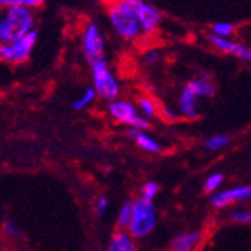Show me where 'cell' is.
Here are the masks:
<instances>
[{"label":"cell","mask_w":251,"mask_h":251,"mask_svg":"<svg viewBox=\"0 0 251 251\" xmlns=\"http://www.w3.org/2000/svg\"><path fill=\"white\" fill-rule=\"evenodd\" d=\"M222 182H224V175L222 173H213V175H210V176L205 179V184H204L205 192L215 195L218 188L222 185Z\"/></svg>","instance_id":"44dd1931"},{"label":"cell","mask_w":251,"mask_h":251,"mask_svg":"<svg viewBox=\"0 0 251 251\" xmlns=\"http://www.w3.org/2000/svg\"><path fill=\"white\" fill-rule=\"evenodd\" d=\"M158 192H159V185L156 182H153V181H149V182H146L141 187V196L140 198H143L146 201H150V202H153V199L156 198Z\"/></svg>","instance_id":"7402d4cb"},{"label":"cell","mask_w":251,"mask_h":251,"mask_svg":"<svg viewBox=\"0 0 251 251\" xmlns=\"http://www.w3.org/2000/svg\"><path fill=\"white\" fill-rule=\"evenodd\" d=\"M138 109H140V114L146 120L155 117V112H156L155 103H153V100H150L147 97H141L140 100H138Z\"/></svg>","instance_id":"ffe728a7"},{"label":"cell","mask_w":251,"mask_h":251,"mask_svg":"<svg viewBox=\"0 0 251 251\" xmlns=\"http://www.w3.org/2000/svg\"><path fill=\"white\" fill-rule=\"evenodd\" d=\"M35 42H37V31L34 29L16 42L0 46V58L6 63H11V65H19V63L26 61L35 46Z\"/></svg>","instance_id":"8992f818"},{"label":"cell","mask_w":251,"mask_h":251,"mask_svg":"<svg viewBox=\"0 0 251 251\" xmlns=\"http://www.w3.org/2000/svg\"><path fill=\"white\" fill-rule=\"evenodd\" d=\"M107 207H109V199H107V198H98V199H97L95 210H97V213H98L100 216L104 215L106 210H107Z\"/></svg>","instance_id":"d4e9b609"},{"label":"cell","mask_w":251,"mask_h":251,"mask_svg":"<svg viewBox=\"0 0 251 251\" xmlns=\"http://www.w3.org/2000/svg\"><path fill=\"white\" fill-rule=\"evenodd\" d=\"M109 115L115 121L129 126L130 129L136 130H146L149 127V121L140 114L132 103L124 101V100H115V101L109 103Z\"/></svg>","instance_id":"5b68a950"},{"label":"cell","mask_w":251,"mask_h":251,"mask_svg":"<svg viewBox=\"0 0 251 251\" xmlns=\"http://www.w3.org/2000/svg\"><path fill=\"white\" fill-rule=\"evenodd\" d=\"M107 251H135V242L133 237L129 234V231H117L110 237Z\"/></svg>","instance_id":"5bb4252c"},{"label":"cell","mask_w":251,"mask_h":251,"mask_svg":"<svg viewBox=\"0 0 251 251\" xmlns=\"http://www.w3.org/2000/svg\"><path fill=\"white\" fill-rule=\"evenodd\" d=\"M2 5L5 6H11V5H20V6H25V8H37L40 6L42 2L40 0H2Z\"/></svg>","instance_id":"cb8c5ba5"},{"label":"cell","mask_w":251,"mask_h":251,"mask_svg":"<svg viewBox=\"0 0 251 251\" xmlns=\"http://www.w3.org/2000/svg\"><path fill=\"white\" fill-rule=\"evenodd\" d=\"M239 201H251V184L231 187L224 192H216L211 196V205L224 208L233 202H239Z\"/></svg>","instance_id":"ba28073f"},{"label":"cell","mask_w":251,"mask_h":251,"mask_svg":"<svg viewBox=\"0 0 251 251\" xmlns=\"http://www.w3.org/2000/svg\"><path fill=\"white\" fill-rule=\"evenodd\" d=\"M156 225V208L153 202L138 198L133 201V216L129 227V234L136 239H143L153 231Z\"/></svg>","instance_id":"3957f363"},{"label":"cell","mask_w":251,"mask_h":251,"mask_svg":"<svg viewBox=\"0 0 251 251\" xmlns=\"http://www.w3.org/2000/svg\"><path fill=\"white\" fill-rule=\"evenodd\" d=\"M98 95H97V91L94 89V87H86V89L83 91V94L75 100L74 101V109L75 110H81V109H84V107H87V106H91L94 101H95V98H97Z\"/></svg>","instance_id":"e0dca14e"},{"label":"cell","mask_w":251,"mask_h":251,"mask_svg":"<svg viewBox=\"0 0 251 251\" xmlns=\"http://www.w3.org/2000/svg\"><path fill=\"white\" fill-rule=\"evenodd\" d=\"M208 42L211 46H215L218 51H221L224 54L233 55L239 60H244V61H251V49L231 40V39H222V37L208 34Z\"/></svg>","instance_id":"9c48e42d"},{"label":"cell","mask_w":251,"mask_h":251,"mask_svg":"<svg viewBox=\"0 0 251 251\" xmlns=\"http://www.w3.org/2000/svg\"><path fill=\"white\" fill-rule=\"evenodd\" d=\"M3 231H5V234H8L9 237H14V236L19 234L17 227H16V225L12 224L11 221H6V222L3 224Z\"/></svg>","instance_id":"484cf974"},{"label":"cell","mask_w":251,"mask_h":251,"mask_svg":"<svg viewBox=\"0 0 251 251\" xmlns=\"http://www.w3.org/2000/svg\"><path fill=\"white\" fill-rule=\"evenodd\" d=\"M178 107H179V112L182 114V117L188 118V120H195L199 117V110H198V97L190 92L184 87L181 95H179V100H178Z\"/></svg>","instance_id":"7c38bea8"},{"label":"cell","mask_w":251,"mask_h":251,"mask_svg":"<svg viewBox=\"0 0 251 251\" xmlns=\"http://www.w3.org/2000/svg\"><path fill=\"white\" fill-rule=\"evenodd\" d=\"M156 58H158V54H156L155 51H153V52L150 51V52H147V55H146V60H147V61H156Z\"/></svg>","instance_id":"4316f807"},{"label":"cell","mask_w":251,"mask_h":251,"mask_svg":"<svg viewBox=\"0 0 251 251\" xmlns=\"http://www.w3.org/2000/svg\"><path fill=\"white\" fill-rule=\"evenodd\" d=\"M230 219L236 224H251V210H233L230 213Z\"/></svg>","instance_id":"603a6c76"},{"label":"cell","mask_w":251,"mask_h":251,"mask_svg":"<svg viewBox=\"0 0 251 251\" xmlns=\"http://www.w3.org/2000/svg\"><path fill=\"white\" fill-rule=\"evenodd\" d=\"M228 143H230V138L227 135H213V136L207 138L204 146L207 150H210V152H216V150H221L225 146H228Z\"/></svg>","instance_id":"ac0fdd59"},{"label":"cell","mask_w":251,"mask_h":251,"mask_svg":"<svg viewBox=\"0 0 251 251\" xmlns=\"http://www.w3.org/2000/svg\"><path fill=\"white\" fill-rule=\"evenodd\" d=\"M92 75V87L97 91V95L106 101H115L120 95V83L115 75L109 69L104 60L95 61L91 65Z\"/></svg>","instance_id":"277c9868"},{"label":"cell","mask_w":251,"mask_h":251,"mask_svg":"<svg viewBox=\"0 0 251 251\" xmlns=\"http://www.w3.org/2000/svg\"><path fill=\"white\" fill-rule=\"evenodd\" d=\"M112 28L124 40H136L143 35L141 23L138 20L135 0H121L112 3L107 9Z\"/></svg>","instance_id":"6da1fadb"},{"label":"cell","mask_w":251,"mask_h":251,"mask_svg":"<svg viewBox=\"0 0 251 251\" xmlns=\"http://www.w3.org/2000/svg\"><path fill=\"white\" fill-rule=\"evenodd\" d=\"M81 48L84 57L91 65L95 61L104 60V37L100 31L98 25H95L94 22H89L83 29Z\"/></svg>","instance_id":"52a82bcc"},{"label":"cell","mask_w":251,"mask_h":251,"mask_svg":"<svg viewBox=\"0 0 251 251\" xmlns=\"http://www.w3.org/2000/svg\"><path fill=\"white\" fill-rule=\"evenodd\" d=\"M234 32V25L230 22H216L211 26V32L213 35L222 37V39H230V35Z\"/></svg>","instance_id":"d6986e66"},{"label":"cell","mask_w":251,"mask_h":251,"mask_svg":"<svg viewBox=\"0 0 251 251\" xmlns=\"http://www.w3.org/2000/svg\"><path fill=\"white\" fill-rule=\"evenodd\" d=\"M34 31V14L29 8L20 5L6 6L3 19L0 20V42L12 43Z\"/></svg>","instance_id":"7a4b0ae2"},{"label":"cell","mask_w":251,"mask_h":251,"mask_svg":"<svg viewBox=\"0 0 251 251\" xmlns=\"http://www.w3.org/2000/svg\"><path fill=\"white\" fill-rule=\"evenodd\" d=\"M132 216H133V202H124L118 211V218H117V222H118V227L124 231L127 230L129 231V227L132 224Z\"/></svg>","instance_id":"2e32d148"},{"label":"cell","mask_w":251,"mask_h":251,"mask_svg":"<svg viewBox=\"0 0 251 251\" xmlns=\"http://www.w3.org/2000/svg\"><path fill=\"white\" fill-rule=\"evenodd\" d=\"M185 87L190 92H193L198 98L213 97V94H215V84L207 77H198L195 80H190L185 84Z\"/></svg>","instance_id":"4fadbf2b"},{"label":"cell","mask_w":251,"mask_h":251,"mask_svg":"<svg viewBox=\"0 0 251 251\" xmlns=\"http://www.w3.org/2000/svg\"><path fill=\"white\" fill-rule=\"evenodd\" d=\"M202 241V233L201 231H185L176 236L172 241V251H193Z\"/></svg>","instance_id":"8fae6325"},{"label":"cell","mask_w":251,"mask_h":251,"mask_svg":"<svg viewBox=\"0 0 251 251\" xmlns=\"http://www.w3.org/2000/svg\"><path fill=\"white\" fill-rule=\"evenodd\" d=\"M135 6L138 20H140L143 28V34H153L161 22V12L155 6L143 2V0H135Z\"/></svg>","instance_id":"30bf717a"},{"label":"cell","mask_w":251,"mask_h":251,"mask_svg":"<svg viewBox=\"0 0 251 251\" xmlns=\"http://www.w3.org/2000/svg\"><path fill=\"white\" fill-rule=\"evenodd\" d=\"M129 135L133 138L138 146H140L143 150H146V152H149V153H159L161 152V144L155 140V138L144 133V130L129 129Z\"/></svg>","instance_id":"9a60e30c"}]
</instances>
